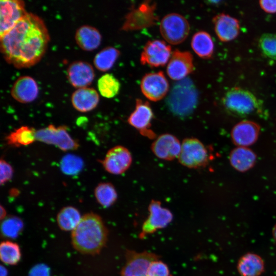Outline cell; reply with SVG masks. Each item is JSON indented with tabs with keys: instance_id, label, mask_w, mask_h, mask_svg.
<instances>
[{
	"instance_id": "22",
	"label": "cell",
	"mask_w": 276,
	"mask_h": 276,
	"mask_svg": "<svg viewBox=\"0 0 276 276\" xmlns=\"http://www.w3.org/2000/svg\"><path fill=\"white\" fill-rule=\"evenodd\" d=\"M71 102L75 109L81 112H87L97 107L99 102V95L93 88H78L73 93Z\"/></svg>"
},
{
	"instance_id": "28",
	"label": "cell",
	"mask_w": 276,
	"mask_h": 276,
	"mask_svg": "<svg viewBox=\"0 0 276 276\" xmlns=\"http://www.w3.org/2000/svg\"><path fill=\"white\" fill-rule=\"evenodd\" d=\"M120 54V51L116 48L106 47L95 55L94 64L100 71H107L113 66Z\"/></svg>"
},
{
	"instance_id": "24",
	"label": "cell",
	"mask_w": 276,
	"mask_h": 276,
	"mask_svg": "<svg viewBox=\"0 0 276 276\" xmlns=\"http://www.w3.org/2000/svg\"><path fill=\"white\" fill-rule=\"evenodd\" d=\"M237 268L241 276H260L264 271L265 264L259 255L248 252L239 259Z\"/></svg>"
},
{
	"instance_id": "12",
	"label": "cell",
	"mask_w": 276,
	"mask_h": 276,
	"mask_svg": "<svg viewBox=\"0 0 276 276\" xmlns=\"http://www.w3.org/2000/svg\"><path fill=\"white\" fill-rule=\"evenodd\" d=\"M0 36L11 29L27 13L25 4L20 0H1Z\"/></svg>"
},
{
	"instance_id": "1",
	"label": "cell",
	"mask_w": 276,
	"mask_h": 276,
	"mask_svg": "<svg viewBox=\"0 0 276 276\" xmlns=\"http://www.w3.org/2000/svg\"><path fill=\"white\" fill-rule=\"evenodd\" d=\"M50 35L44 21L28 13L0 36L1 51L7 62L17 68L31 67L44 55Z\"/></svg>"
},
{
	"instance_id": "19",
	"label": "cell",
	"mask_w": 276,
	"mask_h": 276,
	"mask_svg": "<svg viewBox=\"0 0 276 276\" xmlns=\"http://www.w3.org/2000/svg\"><path fill=\"white\" fill-rule=\"evenodd\" d=\"M38 93L37 83L34 78L29 76L19 77L15 81L11 89V96L21 103H28L34 101L38 97Z\"/></svg>"
},
{
	"instance_id": "25",
	"label": "cell",
	"mask_w": 276,
	"mask_h": 276,
	"mask_svg": "<svg viewBox=\"0 0 276 276\" xmlns=\"http://www.w3.org/2000/svg\"><path fill=\"white\" fill-rule=\"evenodd\" d=\"M256 159L255 153L245 147L235 148L229 157L231 165L240 172H245L251 168L255 164Z\"/></svg>"
},
{
	"instance_id": "9",
	"label": "cell",
	"mask_w": 276,
	"mask_h": 276,
	"mask_svg": "<svg viewBox=\"0 0 276 276\" xmlns=\"http://www.w3.org/2000/svg\"><path fill=\"white\" fill-rule=\"evenodd\" d=\"M35 136L36 140L55 145L63 151L74 150L79 146L78 143L68 133L65 126L56 127L50 125L46 128L36 131Z\"/></svg>"
},
{
	"instance_id": "29",
	"label": "cell",
	"mask_w": 276,
	"mask_h": 276,
	"mask_svg": "<svg viewBox=\"0 0 276 276\" xmlns=\"http://www.w3.org/2000/svg\"><path fill=\"white\" fill-rule=\"evenodd\" d=\"M81 219L78 210L68 206L62 208L58 213L57 221L60 228L64 231H73Z\"/></svg>"
},
{
	"instance_id": "21",
	"label": "cell",
	"mask_w": 276,
	"mask_h": 276,
	"mask_svg": "<svg viewBox=\"0 0 276 276\" xmlns=\"http://www.w3.org/2000/svg\"><path fill=\"white\" fill-rule=\"evenodd\" d=\"M214 30L218 38L223 42L235 39L240 33L239 21L231 16L220 13L213 18Z\"/></svg>"
},
{
	"instance_id": "34",
	"label": "cell",
	"mask_w": 276,
	"mask_h": 276,
	"mask_svg": "<svg viewBox=\"0 0 276 276\" xmlns=\"http://www.w3.org/2000/svg\"><path fill=\"white\" fill-rule=\"evenodd\" d=\"M23 227L22 221L16 217H10L4 220L1 230L3 235L9 238L18 236Z\"/></svg>"
},
{
	"instance_id": "39",
	"label": "cell",
	"mask_w": 276,
	"mask_h": 276,
	"mask_svg": "<svg viewBox=\"0 0 276 276\" xmlns=\"http://www.w3.org/2000/svg\"><path fill=\"white\" fill-rule=\"evenodd\" d=\"M261 9L268 13H276V1L261 0L259 1Z\"/></svg>"
},
{
	"instance_id": "37",
	"label": "cell",
	"mask_w": 276,
	"mask_h": 276,
	"mask_svg": "<svg viewBox=\"0 0 276 276\" xmlns=\"http://www.w3.org/2000/svg\"><path fill=\"white\" fill-rule=\"evenodd\" d=\"M0 167L1 185H2L12 178L13 170L11 166L3 159L1 160Z\"/></svg>"
},
{
	"instance_id": "15",
	"label": "cell",
	"mask_w": 276,
	"mask_h": 276,
	"mask_svg": "<svg viewBox=\"0 0 276 276\" xmlns=\"http://www.w3.org/2000/svg\"><path fill=\"white\" fill-rule=\"evenodd\" d=\"M132 156L130 151L122 146H116L106 153L102 165L109 173L119 175L124 173L130 167Z\"/></svg>"
},
{
	"instance_id": "4",
	"label": "cell",
	"mask_w": 276,
	"mask_h": 276,
	"mask_svg": "<svg viewBox=\"0 0 276 276\" xmlns=\"http://www.w3.org/2000/svg\"><path fill=\"white\" fill-rule=\"evenodd\" d=\"M198 94L192 81L186 78L173 86L167 103L175 114L184 117L190 114L196 106Z\"/></svg>"
},
{
	"instance_id": "23",
	"label": "cell",
	"mask_w": 276,
	"mask_h": 276,
	"mask_svg": "<svg viewBox=\"0 0 276 276\" xmlns=\"http://www.w3.org/2000/svg\"><path fill=\"white\" fill-rule=\"evenodd\" d=\"M75 39L80 49L86 51H91L100 45L102 36L96 28L89 25H83L76 30Z\"/></svg>"
},
{
	"instance_id": "16",
	"label": "cell",
	"mask_w": 276,
	"mask_h": 276,
	"mask_svg": "<svg viewBox=\"0 0 276 276\" xmlns=\"http://www.w3.org/2000/svg\"><path fill=\"white\" fill-rule=\"evenodd\" d=\"M193 70V59L190 52L178 50L173 51L167 67V74L171 79L181 80Z\"/></svg>"
},
{
	"instance_id": "14",
	"label": "cell",
	"mask_w": 276,
	"mask_h": 276,
	"mask_svg": "<svg viewBox=\"0 0 276 276\" xmlns=\"http://www.w3.org/2000/svg\"><path fill=\"white\" fill-rule=\"evenodd\" d=\"M169 88L168 81L162 72L146 74L141 82V89L144 95L152 101L162 99Z\"/></svg>"
},
{
	"instance_id": "38",
	"label": "cell",
	"mask_w": 276,
	"mask_h": 276,
	"mask_svg": "<svg viewBox=\"0 0 276 276\" xmlns=\"http://www.w3.org/2000/svg\"><path fill=\"white\" fill-rule=\"evenodd\" d=\"M49 268L43 264L34 266L30 271L29 276H49Z\"/></svg>"
},
{
	"instance_id": "6",
	"label": "cell",
	"mask_w": 276,
	"mask_h": 276,
	"mask_svg": "<svg viewBox=\"0 0 276 276\" xmlns=\"http://www.w3.org/2000/svg\"><path fill=\"white\" fill-rule=\"evenodd\" d=\"M160 31L163 38L169 43L182 42L190 32L188 20L180 14L170 13L165 16L160 24Z\"/></svg>"
},
{
	"instance_id": "17",
	"label": "cell",
	"mask_w": 276,
	"mask_h": 276,
	"mask_svg": "<svg viewBox=\"0 0 276 276\" xmlns=\"http://www.w3.org/2000/svg\"><path fill=\"white\" fill-rule=\"evenodd\" d=\"M95 77L92 65L83 61H76L71 63L67 69V78L70 83L78 88L87 87Z\"/></svg>"
},
{
	"instance_id": "10",
	"label": "cell",
	"mask_w": 276,
	"mask_h": 276,
	"mask_svg": "<svg viewBox=\"0 0 276 276\" xmlns=\"http://www.w3.org/2000/svg\"><path fill=\"white\" fill-rule=\"evenodd\" d=\"M171 56V47L164 41L154 40L148 41L142 52L140 62L142 64L151 67L164 66Z\"/></svg>"
},
{
	"instance_id": "42",
	"label": "cell",
	"mask_w": 276,
	"mask_h": 276,
	"mask_svg": "<svg viewBox=\"0 0 276 276\" xmlns=\"http://www.w3.org/2000/svg\"><path fill=\"white\" fill-rule=\"evenodd\" d=\"M272 236L276 242V224L274 225L272 231Z\"/></svg>"
},
{
	"instance_id": "30",
	"label": "cell",
	"mask_w": 276,
	"mask_h": 276,
	"mask_svg": "<svg viewBox=\"0 0 276 276\" xmlns=\"http://www.w3.org/2000/svg\"><path fill=\"white\" fill-rule=\"evenodd\" d=\"M94 194L98 202L104 208L112 205L118 195L114 186L109 182H102L95 188Z\"/></svg>"
},
{
	"instance_id": "20",
	"label": "cell",
	"mask_w": 276,
	"mask_h": 276,
	"mask_svg": "<svg viewBox=\"0 0 276 276\" xmlns=\"http://www.w3.org/2000/svg\"><path fill=\"white\" fill-rule=\"evenodd\" d=\"M260 131V126L251 121L244 120L233 128L231 136L234 143L239 147H246L255 143Z\"/></svg>"
},
{
	"instance_id": "26",
	"label": "cell",
	"mask_w": 276,
	"mask_h": 276,
	"mask_svg": "<svg viewBox=\"0 0 276 276\" xmlns=\"http://www.w3.org/2000/svg\"><path fill=\"white\" fill-rule=\"evenodd\" d=\"M191 47L200 57L209 59L212 57L214 50V43L211 35L205 31H199L193 36Z\"/></svg>"
},
{
	"instance_id": "11",
	"label": "cell",
	"mask_w": 276,
	"mask_h": 276,
	"mask_svg": "<svg viewBox=\"0 0 276 276\" xmlns=\"http://www.w3.org/2000/svg\"><path fill=\"white\" fill-rule=\"evenodd\" d=\"M126 263L121 276H148V269L150 263L158 259V256L148 251L137 252L127 250Z\"/></svg>"
},
{
	"instance_id": "7",
	"label": "cell",
	"mask_w": 276,
	"mask_h": 276,
	"mask_svg": "<svg viewBox=\"0 0 276 276\" xmlns=\"http://www.w3.org/2000/svg\"><path fill=\"white\" fill-rule=\"evenodd\" d=\"M179 163L189 168H198L207 164L208 150L198 139L189 137L183 140L178 157Z\"/></svg>"
},
{
	"instance_id": "27",
	"label": "cell",
	"mask_w": 276,
	"mask_h": 276,
	"mask_svg": "<svg viewBox=\"0 0 276 276\" xmlns=\"http://www.w3.org/2000/svg\"><path fill=\"white\" fill-rule=\"evenodd\" d=\"M35 132L33 128L23 126L11 132L5 140L8 145L14 147L29 145L36 140Z\"/></svg>"
},
{
	"instance_id": "5",
	"label": "cell",
	"mask_w": 276,
	"mask_h": 276,
	"mask_svg": "<svg viewBox=\"0 0 276 276\" xmlns=\"http://www.w3.org/2000/svg\"><path fill=\"white\" fill-rule=\"evenodd\" d=\"M156 4L150 1H146L136 8H131L125 17L121 28L123 31L140 30L151 27L158 20L155 14Z\"/></svg>"
},
{
	"instance_id": "31",
	"label": "cell",
	"mask_w": 276,
	"mask_h": 276,
	"mask_svg": "<svg viewBox=\"0 0 276 276\" xmlns=\"http://www.w3.org/2000/svg\"><path fill=\"white\" fill-rule=\"evenodd\" d=\"M97 86L100 94L106 98H112L119 92L121 85L119 80L111 74H105L98 80Z\"/></svg>"
},
{
	"instance_id": "13",
	"label": "cell",
	"mask_w": 276,
	"mask_h": 276,
	"mask_svg": "<svg viewBox=\"0 0 276 276\" xmlns=\"http://www.w3.org/2000/svg\"><path fill=\"white\" fill-rule=\"evenodd\" d=\"M153 118V113L148 102L136 99L135 108L129 116L128 122L142 135L154 139L155 134L150 128Z\"/></svg>"
},
{
	"instance_id": "41",
	"label": "cell",
	"mask_w": 276,
	"mask_h": 276,
	"mask_svg": "<svg viewBox=\"0 0 276 276\" xmlns=\"http://www.w3.org/2000/svg\"><path fill=\"white\" fill-rule=\"evenodd\" d=\"M1 276H7V270L3 266H1Z\"/></svg>"
},
{
	"instance_id": "33",
	"label": "cell",
	"mask_w": 276,
	"mask_h": 276,
	"mask_svg": "<svg viewBox=\"0 0 276 276\" xmlns=\"http://www.w3.org/2000/svg\"><path fill=\"white\" fill-rule=\"evenodd\" d=\"M258 44L265 57L276 60V34H263L259 39Z\"/></svg>"
},
{
	"instance_id": "8",
	"label": "cell",
	"mask_w": 276,
	"mask_h": 276,
	"mask_svg": "<svg viewBox=\"0 0 276 276\" xmlns=\"http://www.w3.org/2000/svg\"><path fill=\"white\" fill-rule=\"evenodd\" d=\"M149 215L143 224L139 235L140 238L154 233L159 229L165 227L173 219L172 213L162 206L160 202L151 200L148 207Z\"/></svg>"
},
{
	"instance_id": "3",
	"label": "cell",
	"mask_w": 276,
	"mask_h": 276,
	"mask_svg": "<svg viewBox=\"0 0 276 276\" xmlns=\"http://www.w3.org/2000/svg\"><path fill=\"white\" fill-rule=\"evenodd\" d=\"M222 103L228 113L237 117H245L263 110L262 102L250 91L239 87L227 91Z\"/></svg>"
},
{
	"instance_id": "2",
	"label": "cell",
	"mask_w": 276,
	"mask_h": 276,
	"mask_svg": "<svg viewBox=\"0 0 276 276\" xmlns=\"http://www.w3.org/2000/svg\"><path fill=\"white\" fill-rule=\"evenodd\" d=\"M107 230L97 214L90 213L83 215L72 231V241L74 247L81 253L95 255L105 245Z\"/></svg>"
},
{
	"instance_id": "36",
	"label": "cell",
	"mask_w": 276,
	"mask_h": 276,
	"mask_svg": "<svg viewBox=\"0 0 276 276\" xmlns=\"http://www.w3.org/2000/svg\"><path fill=\"white\" fill-rule=\"evenodd\" d=\"M148 276H170L168 266L158 260L152 261L148 269Z\"/></svg>"
},
{
	"instance_id": "35",
	"label": "cell",
	"mask_w": 276,
	"mask_h": 276,
	"mask_svg": "<svg viewBox=\"0 0 276 276\" xmlns=\"http://www.w3.org/2000/svg\"><path fill=\"white\" fill-rule=\"evenodd\" d=\"M83 162L79 157L73 155L64 156L61 163V170L68 175H74L79 172L82 168Z\"/></svg>"
},
{
	"instance_id": "40",
	"label": "cell",
	"mask_w": 276,
	"mask_h": 276,
	"mask_svg": "<svg viewBox=\"0 0 276 276\" xmlns=\"http://www.w3.org/2000/svg\"><path fill=\"white\" fill-rule=\"evenodd\" d=\"M6 215V212L5 209L2 206V205L1 206V219L2 220L3 219L5 218Z\"/></svg>"
},
{
	"instance_id": "18",
	"label": "cell",
	"mask_w": 276,
	"mask_h": 276,
	"mask_svg": "<svg viewBox=\"0 0 276 276\" xmlns=\"http://www.w3.org/2000/svg\"><path fill=\"white\" fill-rule=\"evenodd\" d=\"M181 146V144L176 136L166 133L156 139L151 145V149L159 158L172 160L178 157Z\"/></svg>"
},
{
	"instance_id": "32",
	"label": "cell",
	"mask_w": 276,
	"mask_h": 276,
	"mask_svg": "<svg viewBox=\"0 0 276 276\" xmlns=\"http://www.w3.org/2000/svg\"><path fill=\"white\" fill-rule=\"evenodd\" d=\"M0 257L3 262L9 265H16L21 258L18 245L7 241L2 242L0 245Z\"/></svg>"
}]
</instances>
